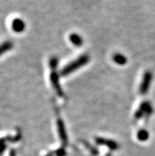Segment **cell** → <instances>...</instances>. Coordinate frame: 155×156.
I'll list each match as a JSON object with an SVG mask.
<instances>
[{
	"mask_svg": "<svg viewBox=\"0 0 155 156\" xmlns=\"http://www.w3.org/2000/svg\"><path fill=\"white\" fill-rule=\"evenodd\" d=\"M113 60L115 63H116L117 64H120V65L125 64L126 62H127V59H126L125 56L120 53L115 54L113 55Z\"/></svg>",
	"mask_w": 155,
	"mask_h": 156,
	"instance_id": "obj_9",
	"label": "cell"
},
{
	"mask_svg": "<svg viewBox=\"0 0 155 156\" xmlns=\"http://www.w3.org/2000/svg\"><path fill=\"white\" fill-rule=\"evenodd\" d=\"M153 111V109H152L151 105L150 104V102H143L141 105V106L139 107V109H138V111L136 113V119H139L141 118L144 114H146L149 116L150 113H152Z\"/></svg>",
	"mask_w": 155,
	"mask_h": 156,
	"instance_id": "obj_3",
	"label": "cell"
},
{
	"mask_svg": "<svg viewBox=\"0 0 155 156\" xmlns=\"http://www.w3.org/2000/svg\"><path fill=\"white\" fill-rule=\"evenodd\" d=\"M89 59H90V58H89V56L87 55H82V56H80L79 59H77L75 61L69 63L67 67H65L63 69V71H62V72H61V75H63V76H65V75H68L69 74H71V72L76 71L77 69L80 68V67H83V65L86 64V63H88Z\"/></svg>",
	"mask_w": 155,
	"mask_h": 156,
	"instance_id": "obj_1",
	"label": "cell"
},
{
	"mask_svg": "<svg viewBox=\"0 0 155 156\" xmlns=\"http://www.w3.org/2000/svg\"><path fill=\"white\" fill-rule=\"evenodd\" d=\"M57 125H58V129H59V136H60V138L63 141V144H67V133H66V131H65V128H64V125H63V123L62 122L61 120H58L57 121Z\"/></svg>",
	"mask_w": 155,
	"mask_h": 156,
	"instance_id": "obj_7",
	"label": "cell"
},
{
	"mask_svg": "<svg viewBox=\"0 0 155 156\" xmlns=\"http://www.w3.org/2000/svg\"><path fill=\"white\" fill-rule=\"evenodd\" d=\"M96 142L97 144L100 145H105V146L108 147L112 150H116L117 148V144L115 143L114 141L109 140H107V139H103V138H96Z\"/></svg>",
	"mask_w": 155,
	"mask_h": 156,
	"instance_id": "obj_5",
	"label": "cell"
},
{
	"mask_svg": "<svg viewBox=\"0 0 155 156\" xmlns=\"http://www.w3.org/2000/svg\"><path fill=\"white\" fill-rule=\"evenodd\" d=\"M12 48V44L10 43V42H7V43H5L3 45H2L0 47V54L2 52H4V51H7V50L10 49Z\"/></svg>",
	"mask_w": 155,
	"mask_h": 156,
	"instance_id": "obj_11",
	"label": "cell"
},
{
	"mask_svg": "<svg viewBox=\"0 0 155 156\" xmlns=\"http://www.w3.org/2000/svg\"><path fill=\"white\" fill-rule=\"evenodd\" d=\"M149 138V133L145 129H142L138 133V139L141 141H145Z\"/></svg>",
	"mask_w": 155,
	"mask_h": 156,
	"instance_id": "obj_10",
	"label": "cell"
},
{
	"mask_svg": "<svg viewBox=\"0 0 155 156\" xmlns=\"http://www.w3.org/2000/svg\"><path fill=\"white\" fill-rule=\"evenodd\" d=\"M25 27H26V25L24 22L19 18H16L12 22V28L15 32H18V33L22 32L25 30Z\"/></svg>",
	"mask_w": 155,
	"mask_h": 156,
	"instance_id": "obj_6",
	"label": "cell"
},
{
	"mask_svg": "<svg viewBox=\"0 0 155 156\" xmlns=\"http://www.w3.org/2000/svg\"><path fill=\"white\" fill-rule=\"evenodd\" d=\"M70 40L76 46H81L83 44V39H82L80 36L76 34H71V36H70Z\"/></svg>",
	"mask_w": 155,
	"mask_h": 156,
	"instance_id": "obj_8",
	"label": "cell"
},
{
	"mask_svg": "<svg viewBox=\"0 0 155 156\" xmlns=\"http://www.w3.org/2000/svg\"><path fill=\"white\" fill-rule=\"evenodd\" d=\"M152 81V73L150 71H146L143 76V79L139 88V92L141 94L144 95L147 94L150 89V86Z\"/></svg>",
	"mask_w": 155,
	"mask_h": 156,
	"instance_id": "obj_2",
	"label": "cell"
},
{
	"mask_svg": "<svg viewBox=\"0 0 155 156\" xmlns=\"http://www.w3.org/2000/svg\"><path fill=\"white\" fill-rule=\"evenodd\" d=\"M54 69V71L51 72V83H52V85L55 88V90H56L57 94L60 96L63 95V91L61 90V87L60 85H59V77H58V75H56L55 71V67H51Z\"/></svg>",
	"mask_w": 155,
	"mask_h": 156,
	"instance_id": "obj_4",
	"label": "cell"
}]
</instances>
